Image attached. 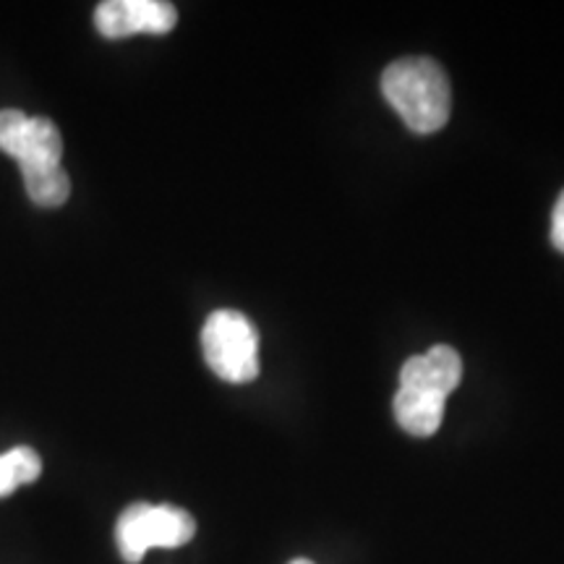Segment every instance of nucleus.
<instances>
[{
  "label": "nucleus",
  "instance_id": "obj_1",
  "mask_svg": "<svg viewBox=\"0 0 564 564\" xmlns=\"http://www.w3.org/2000/svg\"><path fill=\"white\" fill-rule=\"evenodd\" d=\"M382 95L415 133L444 129L453 110V91L444 68L432 58L411 55L390 63L382 74Z\"/></svg>",
  "mask_w": 564,
  "mask_h": 564
},
{
  "label": "nucleus",
  "instance_id": "obj_2",
  "mask_svg": "<svg viewBox=\"0 0 564 564\" xmlns=\"http://www.w3.org/2000/svg\"><path fill=\"white\" fill-rule=\"evenodd\" d=\"M204 361L223 382L249 384L259 377V333L249 316L217 308L202 329Z\"/></svg>",
  "mask_w": 564,
  "mask_h": 564
},
{
  "label": "nucleus",
  "instance_id": "obj_3",
  "mask_svg": "<svg viewBox=\"0 0 564 564\" xmlns=\"http://www.w3.org/2000/svg\"><path fill=\"white\" fill-rule=\"evenodd\" d=\"M196 523L173 505L137 502L126 507L116 523V544L123 562L139 564L150 549H178L194 539Z\"/></svg>",
  "mask_w": 564,
  "mask_h": 564
},
{
  "label": "nucleus",
  "instance_id": "obj_4",
  "mask_svg": "<svg viewBox=\"0 0 564 564\" xmlns=\"http://www.w3.org/2000/svg\"><path fill=\"white\" fill-rule=\"evenodd\" d=\"M178 24V11L165 0H105L95 11L102 37L126 40L131 34H167Z\"/></svg>",
  "mask_w": 564,
  "mask_h": 564
},
{
  "label": "nucleus",
  "instance_id": "obj_5",
  "mask_svg": "<svg viewBox=\"0 0 564 564\" xmlns=\"http://www.w3.org/2000/svg\"><path fill=\"white\" fill-rule=\"evenodd\" d=\"M463 379V358L449 345H434L423 356L408 358L400 369V387L434 392L447 398Z\"/></svg>",
  "mask_w": 564,
  "mask_h": 564
},
{
  "label": "nucleus",
  "instance_id": "obj_6",
  "mask_svg": "<svg viewBox=\"0 0 564 564\" xmlns=\"http://www.w3.org/2000/svg\"><path fill=\"white\" fill-rule=\"evenodd\" d=\"M63 158V137L51 118L30 116L13 160L19 162L21 173L40 171V167H58Z\"/></svg>",
  "mask_w": 564,
  "mask_h": 564
},
{
  "label": "nucleus",
  "instance_id": "obj_7",
  "mask_svg": "<svg viewBox=\"0 0 564 564\" xmlns=\"http://www.w3.org/2000/svg\"><path fill=\"white\" fill-rule=\"evenodd\" d=\"M444 403H447V398H442V394L400 387L398 394H394L392 411L408 434L432 436L442 426Z\"/></svg>",
  "mask_w": 564,
  "mask_h": 564
},
{
  "label": "nucleus",
  "instance_id": "obj_8",
  "mask_svg": "<svg viewBox=\"0 0 564 564\" xmlns=\"http://www.w3.org/2000/svg\"><path fill=\"white\" fill-rule=\"evenodd\" d=\"M24 178V188L30 194V199L37 204V207L55 209L63 207L70 196V181L68 173L58 167H40V171H24L21 173Z\"/></svg>",
  "mask_w": 564,
  "mask_h": 564
},
{
  "label": "nucleus",
  "instance_id": "obj_9",
  "mask_svg": "<svg viewBox=\"0 0 564 564\" xmlns=\"http://www.w3.org/2000/svg\"><path fill=\"white\" fill-rule=\"evenodd\" d=\"M42 476V460L32 447H13L0 455V497H9L19 486L34 484Z\"/></svg>",
  "mask_w": 564,
  "mask_h": 564
},
{
  "label": "nucleus",
  "instance_id": "obj_10",
  "mask_svg": "<svg viewBox=\"0 0 564 564\" xmlns=\"http://www.w3.org/2000/svg\"><path fill=\"white\" fill-rule=\"evenodd\" d=\"M26 121H30V116H24L21 110H0V150L11 158L17 154Z\"/></svg>",
  "mask_w": 564,
  "mask_h": 564
},
{
  "label": "nucleus",
  "instance_id": "obj_11",
  "mask_svg": "<svg viewBox=\"0 0 564 564\" xmlns=\"http://www.w3.org/2000/svg\"><path fill=\"white\" fill-rule=\"evenodd\" d=\"M552 243L556 251L564 253V192L560 194L552 212Z\"/></svg>",
  "mask_w": 564,
  "mask_h": 564
},
{
  "label": "nucleus",
  "instance_id": "obj_12",
  "mask_svg": "<svg viewBox=\"0 0 564 564\" xmlns=\"http://www.w3.org/2000/svg\"><path fill=\"white\" fill-rule=\"evenodd\" d=\"M291 564H314V562H308V560H293Z\"/></svg>",
  "mask_w": 564,
  "mask_h": 564
}]
</instances>
